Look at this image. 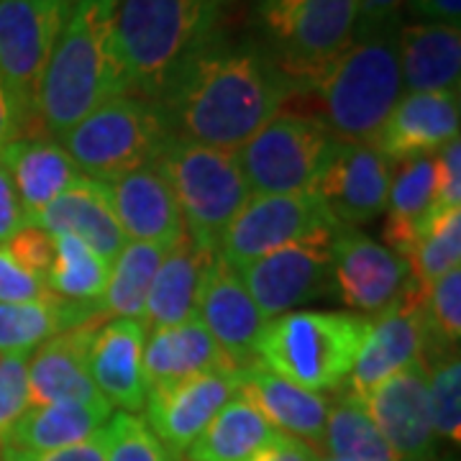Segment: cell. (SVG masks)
Returning <instances> with one entry per match:
<instances>
[{
	"label": "cell",
	"instance_id": "obj_22",
	"mask_svg": "<svg viewBox=\"0 0 461 461\" xmlns=\"http://www.w3.org/2000/svg\"><path fill=\"white\" fill-rule=\"evenodd\" d=\"M0 162L16 190L23 226L33 223L50 203L85 177L62 144L47 133H29L8 141L0 151Z\"/></svg>",
	"mask_w": 461,
	"mask_h": 461
},
{
	"label": "cell",
	"instance_id": "obj_41",
	"mask_svg": "<svg viewBox=\"0 0 461 461\" xmlns=\"http://www.w3.org/2000/svg\"><path fill=\"white\" fill-rule=\"evenodd\" d=\"M5 249L14 254V259L23 269H29L32 275L47 280L51 259H54V244H51V236L47 230H41L39 226H21L5 241Z\"/></svg>",
	"mask_w": 461,
	"mask_h": 461
},
{
	"label": "cell",
	"instance_id": "obj_24",
	"mask_svg": "<svg viewBox=\"0 0 461 461\" xmlns=\"http://www.w3.org/2000/svg\"><path fill=\"white\" fill-rule=\"evenodd\" d=\"M239 395L249 400L275 430L295 436L311 446H323L329 397L277 377L259 362L241 366Z\"/></svg>",
	"mask_w": 461,
	"mask_h": 461
},
{
	"label": "cell",
	"instance_id": "obj_15",
	"mask_svg": "<svg viewBox=\"0 0 461 461\" xmlns=\"http://www.w3.org/2000/svg\"><path fill=\"white\" fill-rule=\"evenodd\" d=\"M400 461H429L436 448L430 420L429 364L415 362L359 397Z\"/></svg>",
	"mask_w": 461,
	"mask_h": 461
},
{
	"label": "cell",
	"instance_id": "obj_17",
	"mask_svg": "<svg viewBox=\"0 0 461 461\" xmlns=\"http://www.w3.org/2000/svg\"><path fill=\"white\" fill-rule=\"evenodd\" d=\"M93 185L113 213L126 241H147L169 249L182 239L185 226L180 208L165 177L154 167H139L118 177L93 180Z\"/></svg>",
	"mask_w": 461,
	"mask_h": 461
},
{
	"label": "cell",
	"instance_id": "obj_31",
	"mask_svg": "<svg viewBox=\"0 0 461 461\" xmlns=\"http://www.w3.org/2000/svg\"><path fill=\"white\" fill-rule=\"evenodd\" d=\"M50 236L57 233H72L83 239L87 247L100 254L105 262H113L118 251L126 244L123 230L118 229L113 213L108 211L105 200L100 198L95 185L90 177H83L75 187H69L65 195L50 203L41 213L36 215L33 223Z\"/></svg>",
	"mask_w": 461,
	"mask_h": 461
},
{
	"label": "cell",
	"instance_id": "obj_9",
	"mask_svg": "<svg viewBox=\"0 0 461 461\" xmlns=\"http://www.w3.org/2000/svg\"><path fill=\"white\" fill-rule=\"evenodd\" d=\"M336 139L318 115L277 113L236 151L251 195L315 193Z\"/></svg>",
	"mask_w": 461,
	"mask_h": 461
},
{
	"label": "cell",
	"instance_id": "obj_1",
	"mask_svg": "<svg viewBox=\"0 0 461 461\" xmlns=\"http://www.w3.org/2000/svg\"><path fill=\"white\" fill-rule=\"evenodd\" d=\"M295 95L254 41L211 32L157 100L167 131L203 147L239 151Z\"/></svg>",
	"mask_w": 461,
	"mask_h": 461
},
{
	"label": "cell",
	"instance_id": "obj_18",
	"mask_svg": "<svg viewBox=\"0 0 461 461\" xmlns=\"http://www.w3.org/2000/svg\"><path fill=\"white\" fill-rule=\"evenodd\" d=\"M459 90L405 93L384 118L372 147L387 162L429 157L459 139Z\"/></svg>",
	"mask_w": 461,
	"mask_h": 461
},
{
	"label": "cell",
	"instance_id": "obj_48",
	"mask_svg": "<svg viewBox=\"0 0 461 461\" xmlns=\"http://www.w3.org/2000/svg\"><path fill=\"white\" fill-rule=\"evenodd\" d=\"M412 16L423 23H448L459 26L461 0H405Z\"/></svg>",
	"mask_w": 461,
	"mask_h": 461
},
{
	"label": "cell",
	"instance_id": "obj_37",
	"mask_svg": "<svg viewBox=\"0 0 461 461\" xmlns=\"http://www.w3.org/2000/svg\"><path fill=\"white\" fill-rule=\"evenodd\" d=\"M423 326V362L430 364L459 351L461 339V269L436 280L418 300Z\"/></svg>",
	"mask_w": 461,
	"mask_h": 461
},
{
	"label": "cell",
	"instance_id": "obj_8",
	"mask_svg": "<svg viewBox=\"0 0 461 461\" xmlns=\"http://www.w3.org/2000/svg\"><path fill=\"white\" fill-rule=\"evenodd\" d=\"M169 136L157 103L118 95L85 115L57 141L85 177L108 180L154 165Z\"/></svg>",
	"mask_w": 461,
	"mask_h": 461
},
{
	"label": "cell",
	"instance_id": "obj_3",
	"mask_svg": "<svg viewBox=\"0 0 461 461\" xmlns=\"http://www.w3.org/2000/svg\"><path fill=\"white\" fill-rule=\"evenodd\" d=\"M215 21L205 0H108L111 44L129 95L157 103Z\"/></svg>",
	"mask_w": 461,
	"mask_h": 461
},
{
	"label": "cell",
	"instance_id": "obj_52",
	"mask_svg": "<svg viewBox=\"0 0 461 461\" xmlns=\"http://www.w3.org/2000/svg\"><path fill=\"white\" fill-rule=\"evenodd\" d=\"M67 3H72V5H75V3H80V0H67Z\"/></svg>",
	"mask_w": 461,
	"mask_h": 461
},
{
	"label": "cell",
	"instance_id": "obj_32",
	"mask_svg": "<svg viewBox=\"0 0 461 461\" xmlns=\"http://www.w3.org/2000/svg\"><path fill=\"white\" fill-rule=\"evenodd\" d=\"M277 430L264 420L259 411L236 395L226 402L213 420L187 446V461H251Z\"/></svg>",
	"mask_w": 461,
	"mask_h": 461
},
{
	"label": "cell",
	"instance_id": "obj_19",
	"mask_svg": "<svg viewBox=\"0 0 461 461\" xmlns=\"http://www.w3.org/2000/svg\"><path fill=\"white\" fill-rule=\"evenodd\" d=\"M423 359V326L418 300L402 295L390 311L366 321L362 346L346 377V393L364 397L379 382L390 379L411 364Z\"/></svg>",
	"mask_w": 461,
	"mask_h": 461
},
{
	"label": "cell",
	"instance_id": "obj_34",
	"mask_svg": "<svg viewBox=\"0 0 461 461\" xmlns=\"http://www.w3.org/2000/svg\"><path fill=\"white\" fill-rule=\"evenodd\" d=\"M323 446L336 459L400 461L375 426V420L369 418V412L364 411L362 400L348 393H341L329 405Z\"/></svg>",
	"mask_w": 461,
	"mask_h": 461
},
{
	"label": "cell",
	"instance_id": "obj_4",
	"mask_svg": "<svg viewBox=\"0 0 461 461\" xmlns=\"http://www.w3.org/2000/svg\"><path fill=\"white\" fill-rule=\"evenodd\" d=\"M395 26L354 36L348 50L315 80L321 121L344 144H372L402 95Z\"/></svg>",
	"mask_w": 461,
	"mask_h": 461
},
{
	"label": "cell",
	"instance_id": "obj_35",
	"mask_svg": "<svg viewBox=\"0 0 461 461\" xmlns=\"http://www.w3.org/2000/svg\"><path fill=\"white\" fill-rule=\"evenodd\" d=\"M54 259H51L47 287L54 295L75 300V303H98L105 293L111 262L85 244L72 233L51 236Z\"/></svg>",
	"mask_w": 461,
	"mask_h": 461
},
{
	"label": "cell",
	"instance_id": "obj_28",
	"mask_svg": "<svg viewBox=\"0 0 461 461\" xmlns=\"http://www.w3.org/2000/svg\"><path fill=\"white\" fill-rule=\"evenodd\" d=\"M436 205V159L412 157L393 167L390 195H387V221L382 229L384 247L393 249L408 262L418 236L429 226Z\"/></svg>",
	"mask_w": 461,
	"mask_h": 461
},
{
	"label": "cell",
	"instance_id": "obj_20",
	"mask_svg": "<svg viewBox=\"0 0 461 461\" xmlns=\"http://www.w3.org/2000/svg\"><path fill=\"white\" fill-rule=\"evenodd\" d=\"M198 321L236 366L254 362V348L267 326V318L251 300L239 272L218 254L200 290Z\"/></svg>",
	"mask_w": 461,
	"mask_h": 461
},
{
	"label": "cell",
	"instance_id": "obj_11",
	"mask_svg": "<svg viewBox=\"0 0 461 461\" xmlns=\"http://www.w3.org/2000/svg\"><path fill=\"white\" fill-rule=\"evenodd\" d=\"M341 230L318 193L251 195L223 230L215 254L239 272L277 249L308 239H333Z\"/></svg>",
	"mask_w": 461,
	"mask_h": 461
},
{
	"label": "cell",
	"instance_id": "obj_49",
	"mask_svg": "<svg viewBox=\"0 0 461 461\" xmlns=\"http://www.w3.org/2000/svg\"><path fill=\"white\" fill-rule=\"evenodd\" d=\"M16 139V126H14V115L8 108V100L3 95V87H0V151L8 141Z\"/></svg>",
	"mask_w": 461,
	"mask_h": 461
},
{
	"label": "cell",
	"instance_id": "obj_51",
	"mask_svg": "<svg viewBox=\"0 0 461 461\" xmlns=\"http://www.w3.org/2000/svg\"><path fill=\"white\" fill-rule=\"evenodd\" d=\"M318 461H346V459H336V456H318Z\"/></svg>",
	"mask_w": 461,
	"mask_h": 461
},
{
	"label": "cell",
	"instance_id": "obj_27",
	"mask_svg": "<svg viewBox=\"0 0 461 461\" xmlns=\"http://www.w3.org/2000/svg\"><path fill=\"white\" fill-rule=\"evenodd\" d=\"M400 77L408 93L459 90L461 32L448 23H408L397 32Z\"/></svg>",
	"mask_w": 461,
	"mask_h": 461
},
{
	"label": "cell",
	"instance_id": "obj_5",
	"mask_svg": "<svg viewBox=\"0 0 461 461\" xmlns=\"http://www.w3.org/2000/svg\"><path fill=\"white\" fill-rule=\"evenodd\" d=\"M357 0H254L257 47L308 93L354 41Z\"/></svg>",
	"mask_w": 461,
	"mask_h": 461
},
{
	"label": "cell",
	"instance_id": "obj_46",
	"mask_svg": "<svg viewBox=\"0 0 461 461\" xmlns=\"http://www.w3.org/2000/svg\"><path fill=\"white\" fill-rule=\"evenodd\" d=\"M251 461H318V451L295 436H287V433L277 430L275 438L264 446Z\"/></svg>",
	"mask_w": 461,
	"mask_h": 461
},
{
	"label": "cell",
	"instance_id": "obj_29",
	"mask_svg": "<svg viewBox=\"0 0 461 461\" xmlns=\"http://www.w3.org/2000/svg\"><path fill=\"white\" fill-rule=\"evenodd\" d=\"M111 415L113 408L105 400L103 402L62 400L51 405H32L21 415V420L8 433L3 446L21 451H57V448L83 444L105 429Z\"/></svg>",
	"mask_w": 461,
	"mask_h": 461
},
{
	"label": "cell",
	"instance_id": "obj_25",
	"mask_svg": "<svg viewBox=\"0 0 461 461\" xmlns=\"http://www.w3.org/2000/svg\"><path fill=\"white\" fill-rule=\"evenodd\" d=\"M215 251L198 247L187 233L175 247L167 249L154 282L149 287L144 305V326L147 330L167 329L198 318L200 290L205 275L213 264Z\"/></svg>",
	"mask_w": 461,
	"mask_h": 461
},
{
	"label": "cell",
	"instance_id": "obj_14",
	"mask_svg": "<svg viewBox=\"0 0 461 461\" xmlns=\"http://www.w3.org/2000/svg\"><path fill=\"white\" fill-rule=\"evenodd\" d=\"M241 366L162 384L147 393V426L169 456H180L218 411L239 395Z\"/></svg>",
	"mask_w": 461,
	"mask_h": 461
},
{
	"label": "cell",
	"instance_id": "obj_47",
	"mask_svg": "<svg viewBox=\"0 0 461 461\" xmlns=\"http://www.w3.org/2000/svg\"><path fill=\"white\" fill-rule=\"evenodd\" d=\"M21 226H23V213L18 205L16 190L11 185L5 167L0 162V244H5Z\"/></svg>",
	"mask_w": 461,
	"mask_h": 461
},
{
	"label": "cell",
	"instance_id": "obj_33",
	"mask_svg": "<svg viewBox=\"0 0 461 461\" xmlns=\"http://www.w3.org/2000/svg\"><path fill=\"white\" fill-rule=\"evenodd\" d=\"M167 247L147 244V241H126L111 262V275L105 293L98 300V318H139L144 315L147 295L159 264L165 259Z\"/></svg>",
	"mask_w": 461,
	"mask_h": 461
},
{
	"label": "cell",
	"instance_id": "obj_36",
	"mask_svg": "<svg viewBox=\"0 0 461 461\" xmlns=\"http://www.w3.org/2000/svg\"><path fill=\"white\" fill-rule=\"evenodd\" d=\"M461 262V208L436 213L429 226L418 236L415 247L408 254L411 280L405 295L420 300L430 285L441 280L451 269H459Z\"/></svg>",
	"mask_w": 461,
	"mask_h": 461
},
{
	"label": "cell",
	"instance_id": "obj_38",
	"mask_svg": "<svg viewBox=\"0 0 461 461\" xmlns=\"http://www.w3.org/2000/svg\"><path fill=\"white\" fill-rule=\"evenodd\" d=\"M429 400L433 433L461 441V362L459 351L429 364Z\"/></svg>",
	"mask_w": 461,
	"mask_h": 461
},
{
	"label": "cell",
	"instance_id": "obj_2",
	"mask_svg": "<svg viewBox=\"0 0 461 461\" xmlns=\"http://www.w3.org/2000/svg\"><path fill=\"white\" fill-rule=\"evenodd\" d=\"M118 95H129V90L111 44L108 0H80L72 5L44 69L36 121L47 136L59 139Z\"/></svg>",
	"mask_w": 461,
	"mask_h": 461
},
{
	"label": "cell",
	"instance_id": "obj_50",
	"mask_svg": "<svg viewBox=\"0 0 461 461\" xmlns=\"http://www.w3.org/2000/svg\"><path fill=\"white\" fill-rule=\"evenodd\" d=\"M205 3H208V8H211L215 16H218V14H221V11H223L226 5H229L230 0H205Z\"/></svg>",
	"mask_w": 461,
	"mask_h": 461
},
{
	"label": "cell",
	"instance_id": "obj_12",
	"mask_svg": "<svg viewBox=\"0 0 461 461\" xmlns=\"http://www.w3.org/2000/svg\"><path fill=\"white\" fill-rule=\"evenodd\" d=\"M330 241L333 239H308L239 269V277L264 318L293 313L333 293Z\"/></svg>",
	"mask_w": 461,
	"mask_h": 461
},
{
	"label": "cell",
	"instance_id": "obj_44",
	"mask_svg": "<svg viewBox=\"0 0 461 461\" xmlns=\"http://www.w3.org/2000/svg\"><path fill=\"white\" fill-rule=\"evenodd\" d=\"M0 461H105V438L103 430L83 444L57 448V451H21V448H0Z\"/></svg>",
	"mask_w": 461,
	"mask_h": 461
},
{
	"label": "cell",
	"instance_id": "obj_45",
	"mask_svg": "<svg viewBox=\"0 0 461 461\" xmlns=\"http://www.w3.org/2000/svg\"><path fill=\"white\" fill-rule=\"evenodd\" d=\"M402 5H405V0H357L354 36H364V33L400 23Z\"/></svg>",
	"mask_w": 461,
	"mask_h": 461
},
{
	"label": "cell",
	"instance_id": "obj_23",
	"mask_svg": "<svg viewBox=\"0 0 461 461\" xmlns=\"http://www.w3.org/2000/svg\"><path fill=\"white\" fill-rule=\"evenodd\" d=\"M100 321L69 329L33 348L29 357V408L51 405L62 400L103 402L90 377V344Z\"/></svg>",
	"mask_w": 461,
	"mask_h": 461
},
{
	"label": "cell",
	"instance_id": "obj_43",
	"mask_svg": "<svg viewBox=\"0 0 461 461\" xmlns=\"http://www.w3.org/2000/svg\"><path fill=\"white\" fill-rule=\"evenodd\" d=\"M436 159V205L433 215L461 208V141L454 139L433 154Z\"/></svg>",
	"mask_w": 461,
	"mask_h": 461
},
{
	"label": "cell",
	"instance_id": "obj_6",
	"mask_svg": "<svg viewBox=\"0 0 461 461\" xmlns=\"http://www.w3.org/2000/svg\"><path fill=\"white\" fill-rule=\"evenodd\" d=\"M366 318L323 311H293L267 321L254 362L297 387L339 390L362 346Z\"/></svg>",
	"mask_w": 461,
	"mask_h": 461
},
{
	"label": "cell",
	"instance_id": "obj_13",
	"mask_svg": "<svg viewBox=\"0 0 461 461\" xmlns=\"http://www.w3.org/2000/svg\"><path fill=\"white\" fill-rule=\"evenodd\" d=\"M333 293L366 315L390 311L411 280L408 262L359 229H341L330 241Z\"/></svg>",
	"mask_w": 461,
	"mask_h": 461
},
{
	"label": "cell",
	"instance_id": "obj_39",
	"mask_svg": "<svg viewBox=\"0 0 461 461\" xmlns=\"http://www.w3.org/2000/svg\"><path fill=\"white\" fill-rule=\"evenodd\" d=\"M105 461H172L162 441L131 412H115L103 429Z\"/></svg>",
	"mask_w": 461,
	"mask_h": 461
},
{
	"label": "cell",
	"instance_id": "obj_16",
	"mask_svg": "<svg viewBox=\"0 0 461 461\" xmlns=\"http://www.w3.org/2000/svg\"><path fill=\"white\" fill-rule=\"evenodd\" d=\"M390 180L393 162L372 144L339 141L315 193L341 229H359L384 213Z\"/></svg>",
	"mask_w": 461,
	"mask_h": 461
},
{
	"label": "cell",
	"instance_id": "obj_7",
	"mask_svg": "<svg viewBox=\"0 0 461 461\" xmlns=\"http://www.w3.org/2000/svg\"><path fill=\"white\" fill-rule=\"evenodd\" d=\"M151 167L169 185L185 233L198 247L215 251L223 230L251 198L236 151L169 136Z\"/></svg>",
	"mask_w": 461,
	"mask_h": 461
},
{
	"label": "cell",
	"instance_id": "obj_10",
	"mask_svg": "<svg viewBox=\"0 0 461 461\" xmlns=\"http://www.w3.org/2000/svg\"><path fill=\"white\" fill-rule=\"evenodd\" d=\"M72 14L67 0H0V87L18 136H29L54 44Z\"/></svg>",
	"mask_w": 461,
	"mask_h": 461
},
{
	"label": "cell",
	"instance_id": "obj_30",
	"mask_svg": "<svg viewBox=\"0 0 461 461\" xmlns=\"http://www.w3.org/2000/svg\"><path fill=\"white\" fill-rule=\"evenodd\" d=\"M93 321H100L98 303H75L54 293L29 303H0V354H32L54 336Z\"/></svg>",
	"mask_w": 461,
	"mask_h": 461
},
{
	"label": "cell",
	"instance_id": "obj_21",
	"mask_svg": "<svg viewBox=\"0 0 461 461\" xmlns=\"http://www.w3.org/2000/svg\"><path fill=\"white\" fill-rule=\"evenodd\" d=\"M147 326L139 318H115L100 323L90 344V377L111 408L121 412L144 411L147 382H144V344Z\"/></svg>",
	"mask_w": 461,
	"mask_h": 461
},
{
	"label": "cell",
	"instance_id": "obj_26",
	"mask_svg": "<svg viewBox=\"0 0 461 461\" xmlns=\"http://www.w3.org/2000/svg\"><path fill=\"white\" fill-rule=\"evenodd\" d=\"M221 369H239V366L215 344L213 336L198 318L147 333V344H144L147 393L162 384L182 382L208 372H221Z\"/></svg>",
	"mask_w": 461,
	"mask_h": 461
},
{
	"label": "cell",
	"instance_id": "obj_40",
	"mask_svg": "<svg viewBox=\"0 0 461 461\" xmlns=\"http://www.w3.org/2000/svg\"><path fill=\"white\" fill-rule=\"evenodd\" d=\"M29 357L0 354V448L21 415L29 411Z\"/></svg>",
	"mask_w": 461,
	"mask_h": 461
},
{
	"label": "cell",
	"instance_id": "obj_42",
	"mask_svg": "<svg viewBox=\"0 0 461 461\" xmlns=\"http://www.w3.org/2000/svg\"><path fill=\"white\" fill-rule=\"evenodd\" d=\"M47 295H51L47 280L23 269L5 244H0V303H29Z\"/></svg>",
	"mask_w": 461,
	"mask_h": 461
}]
</instances>
